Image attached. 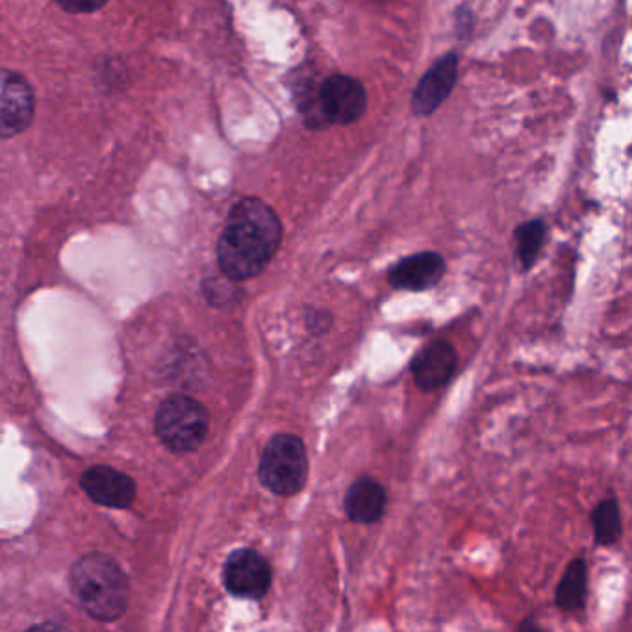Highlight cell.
I'll list each match as a JSON object with an SVG mask.
<instances>
[{
    "instance_id": "obj_1",
    "label": "cell",
    "mask_w": 632,
    "mask_h": 632,
    "mask_svg": "<svg viewBox=\"0 0 632 632\" xmlns=\"http://www.w3.org/2000/svg\"><path fill=\"white\" fill-rule=\"evenodd\" d=\"M282 243V224L268 202L249 197L230 210L218 243L219 268L230 280L254 279Z\"/></svg>"
},
{
    "instance_id": "obj_2",
    "label": "cell",
    "mask_w": 632,
    "mask_h": 632,
    "mask_svg": "<svg viewBox=\"0 0 632 632\" xmlns=\"http://www.w3.org/2000/svg\"><path fill=\"white\" fill-rule=\"evenodd\" d=\"M71 588L80 606L96 620L113 621L129 604V581L107 554H86L73 565Z\"/></svg>"
},
{
    "instance_id": "obj_3",
    "label": "cell",
    "mask_w": 632,
    "mask_h": 632,
    "mask_svg": "<svg viewBox=\"0 0 632 632\" xmlns=\"http://www.w3.org/2000/svg\"><path fill=\"white\" fill-rule=\"evenodd\" d=\"M258 476L269 492L291 498L307 486L308 454L301 438L277 434L263 449Z\"/></svg>"
},
{
    "instance_id": "obj_4",
    "label": "cell",
    "mask_w": 632,
    "mask_h": 632,
    "mask_svg": "<svg viewBox=\"0 0 632 632\" xmlns=\"http://www.w3.org/2000/svg\"><path fill=\"white\" fill-rule=\"evenodd\" d=\"M208 427L207 409L188 395H171L158 409V437L174 453H190L201 448Z\"/></svg>"
},
{
    "instance_id": "obj_5",
    "label": "cell",
    "mask_w": 632,
    "mask_h": 632,
    "mask_svg": "<svg viewBox=\"0 0 632 632\" xmlns=\"http://www.w3.org/2000/svg\"><path fill=\"white\" fill-rule=\"evenodd\" d=\"M312 104L315 108L308 113L307 121L312 124L313 119H318V129L327 124H351L364 116L368 93L359 79L348 74H332L321 82Z\"/></svg>"
},
{
    "instance_id": "obj_6",
    "label": "cell",
    "mask_w": 632,
    "mask_h": 632,
    "mask_svg": "<svg viewBox=\"0 0 632 632\" xmlns=\"http://www.w3.org/2000/svg\"><path fill=\"white\" fill-rule=\"evenodd\" d=\"M224 586L232 595L260 601L271 588V568L268 560L254 549H238L224 562Z\"/></svg>"
},
{
    "instance_id": "obj_7",
    "label": "cell",
    "mask_w": 632,
    "mask_h": 632,
    "mask_svg": "<svg viewBox=\"0 0 632 632\" xmlns=\"http://www.w3.org/2000/svg\"><path fill=\"white\" fill-rule=\"evenodd\" d=\"M34 119V91L21 74L0 69V138H13Z\"/></svg>"
},
{
    "instance_id": "obj_8",
    "label": "cell",
    "mask_w": 632,
    "mask_h": 632,
    "mask_svg": "<svg viewBox=\"0 0 632 632\" xmlns=\"http://www.w3.org/2000/svg\"><path fill=\"white\" fill-rule=\"evenodd\" d=\"M459 79V57L449 52L438 60L421 79L412 97V110L418 118H429L451 96Z\"/></svg>"
},
{
    "instance_id": "obj_9",
    "label": "cell",
    "mask_w": 632,
    "mask_h": 632,
    "mask_svg": "<svg viewBox=\"0 0 632 632\" xmlns=\"http://www.w3.org/2000/svg\"><path fill=\"white\" fill-rule=\"evenodd\" d=\"M459 368V357L448 342H434L421 349L410 365L421 392H434L448 387Z\"/></svg>"
},
{
    "instance_id": "obj_10",
    "label": "cell",
    "mask_w": 632,
    "mask_h": 632,
    "mask_svg": "<svg viewBox=\"0 0 632 632\" xmlns=\"http://www.w3.org/2000/svg\"><path fill=\"white\" fill-rule=\"evenodd\" d=\"M445 260L438 252H420L395 263L388 280L395 290L425 291L440 284L445 274Z\"/></svg>"
},
{
    "instance_id": "obj_11",
    "label": "cell",
    "mask_w": 632,
    "mask_h": 632,
    "mask_svg": "<svg viewBox=\"0 0 632 632\" xmlns=\"http://www.w3.org/2000/svg\"><path fill=\"white\" fill-rule=\"evenodd\" d=\"M82 488L90 499L104 506L129 509L130 504L134 503V481L107 465H96L86 471L82 475Z\"/></svg>"
},
{
    "instance_id": "obj_12",
    "label": "cell",
    "mask_w": 632,
    "mask_h": 632,
    "mask_svg": "<svg viewBox=\"0 0 632 632\" xmlns=\"http://www.w3.org/2000/svg\"><path fill=\"white\" fill-rule=\"evenodd\" d=\"M387 490L373 476H360L345 493V514L357 525H373L387 510Z\"/></svg>"
},
{
    "instance_id": "obj_13",
    "label": "cell",
    "mask_w": 632,
    "mask_h": 632,
    "mask_svg": "<svg viewBox=\"0 0 632 632\" xmlns=\"http://www.w3.org/2000/svg\"><path fill=\"white\" fill-rule=\"evenodd\" d=\"M588 595V565L582 559L571 560L560 579L554 603L564 612H576L584 609Z\"/></svg>"
},
{
    "instance_id": "obj_14",
    "label": "cell",
    "mask_w": 632,
    "mask_h": 632,
    "mask_svg": "<svg viewBox=\"0 0 632 632\" xmlns=\"http://www.w3.org/2000/svg\"><path fill=\"white\" fill-rule=\"evenodd\" d=\"M592 523L598 545L610 548V545L620 542L623 526H621V512L618 501L612 498L601 501L593 509Z\"/></svg>"
},
{
    "instance_id": "obj_15",
    "label": "cell",
    "mask_w": 632,
    "mask_h": 632,
    "mask_svg": "<svg viewBox=\"0 0 632 632\" xmlns=\"http://www.w3.org/2000/svg\"><path fill=\"white\" fill-rule=\"evenodd\" d=\"M543 240H545V223L540 219L521 224L520 229L515 230L518 257L523 268L531 269L534 265L538 254L542 251Z\"/></svg>"
},
{
    "instance_id": "obj_16",
    "label": "cell",
    "mask_w": 632,
    "mask_h": 632,
    "mask_svg": "<svg viewBox=\"0 0 632 632\" xmlns=\"http://www.w3.org/2000/svg\"><path fill=\"white\" fill-rule=\"evenodd\" d=\"M104 7L102 2H60V8L66 10V12L71 13H80V12H97V10H101Z\"/></svg>"
},
{
    "instance_id": "obj_17",
    "label": "cell",
    "mask_w": 632,
    "mask_h": 632,
    "mask_svg": "<svg viewBox=\"0 0 632 632\" xmlns=\"http://www.w3.org/2000/svg\"><path fill=\"white\" fill-rule=\"evenodd\" d=\"M29 632H71L66 626L57 625V623H41L30 629Z\"/></svg>"
},
{
    "instance_id": "obj_18",
    "label": "cell",
    "mask_w": 632,
    "mask_h": 632,
    "mask_svg": "<svg viewBox=\"0 0 632 632\" xmlns=\"http://www.w3.org/2000/svg\"><path fill=\"white\" fill-rule=\"evenodd\" d=\"M518 632H543V629L538 625L536 621L532 620V618H526V620L521 623Z\"/></svg>"
}]
</instances>
